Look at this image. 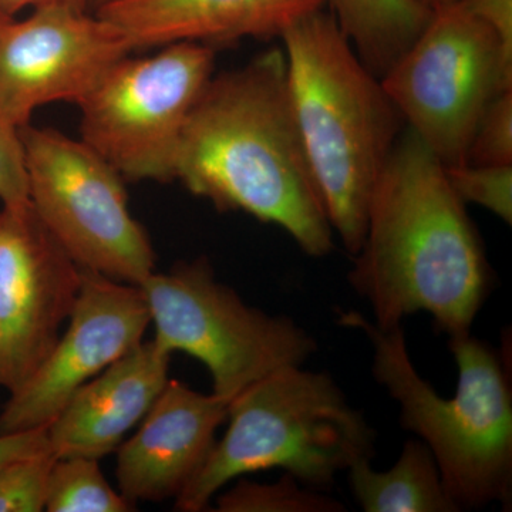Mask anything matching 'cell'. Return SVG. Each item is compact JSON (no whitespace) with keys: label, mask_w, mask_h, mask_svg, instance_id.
Masks as SVG:
<instances>
[{"label":"cell","mask_w":512,"mask_h":512,"mask_svg":"<svg viewBox=\"0 0 512 512\" xmlns=\"http://www.w3.org/2000/svg\"><path fill=\"white\" fill-rule=\"evenodd\" d=\"M140 286L154 342L170 355L184 352L204 363L214 393L229 403L269 373L302 366L316 350L312 336L293 320L251 308L218 282L207 259L154 271Z\"/></svg>","instance_id":"52a82bcc"},{"label":"cell","mask_w":512,"mask_h":512,"mask_svg":"<svg viewBox=\"0 0 512 512\" xmlns=\"http://www.w3.org/2000/svg\"><path fill=\"white\" fill-rule=\"evenodd\" d=\"M218 512H342L345 505L285 473L274 484L241 481L217 498Z\"/></svg>","instance_id":"d6986e66"},{"label":"cell","mask_w":512,"mask_h":512,"mask_svg":"<svg viewBox=\"0 0 512 512\" xmlns=\"http://www.w3.org/2000/svg\"><path fill=\"white\" fill-rule=\"evenodd\" d=\"M151 325L140 285L83 269L67 328L35 375L0 410V434L49 426L80 389L143 342Z\"/></svg>","instance_id":"7c38bea8"},{"label":"cell","mask_w":512,"mask_h":512,"mask_svg":"<svg viewBox=\"0 0 512 512\" xmlns=\"http://www.w3.org/2000/svg\"><path fill=\"white\" fill-rule=\"evenodd\" d=\"M163 47L153 56L121 60L77 106L80 140L124 180H174L185 123L214 74L212 47Z\"/></svg>","instance_id":"9c48e42d"},{"label":"cell","mask_w":512,"mask_h":512,"mask_svg":"<svg viewBox=\"0 0 512 512\" xmlns=\"http://www.w3.org/2000/svg\"><path fill=\"white\" fill-rule=\"evenodd\" d=\"M357 503L366 512H457L430 448L409 440L394 467L376 471L370 458L349 468Z\"/></svg>","instance_id":"2e32d148"},{"label":"cell","mask_w":512,"mask_h":512,"mask_svg":"<svg viewBox=\"0 0 512 512\" xmlns=\"http://www.w3.org/2000/svg\"><path fill=\"white\" fill-rule=\"evenodd\" d=\"M55 460L47 450L0 468V512L45 511L47 481Z\"/></svg>","instance_id":"44dd1931"},{"label":"cell","mask_w":512,"mask_h":512,"mask_svg":"<svg viewBox=\"0 0 512 512\" xmlns=\"http://www.w3.org/2000/svg\"><path fill=\"white\" fill-rule=\"evenodd\" d=\"M380 80L404 126L444 167H457L467 163L485 107L512 89V52L458 0L431 12Z\"/></svg>","instance_id":"8992f818"},{"label":"cell","mask_w":512,"mask_h":512,"mask_svg":"<svg viewBox=\"0 0 512 512\" xmlns=\"http://www.w3.org/2000/svg\"><path fill=\"white\" fill-rule=\"evenodd\" d=\"M322 0H110L97 15L126 36L133 50L191 42L229 45L279 37ZM214 49V47H212Z\"/></svg>","instance_id":"5bb4252c"},{"label":"cell","mask_w":512,"mask_h":512,"mask_svg":"<svg viewBox=\"0 0 512 512\" xmlns=\"http://www.w3.org/2000/svg\"><path fill=\"white\" fill-rule=\"evenodd\" d=\"M50 450L47 429L19 431V433L0 434V468L18 458L33 456Z\"/></svg>","instance_id":"d4e9b609"},{"label":"cell","mask_w":512,"mask_h":512,"mask_svg":"<svg viewBox=\"0 0 512 512\" xmlns=\"http://www.w3.org/2000/svg\"><path fill=\"white\" fill-rule=\"evenodd\" d=\"M448 181L464 204L480 205L505 224L512 222V165L446 167Z\"/></svg>","instance_id":"ffe728a7"},{"label":"cell","mask_w":512,"mask_h":512,"mask_svg":"<svg viewBox=\"0 0 512 512\" xmlns=\"http://www.w3.org/2000/svg\"><path fill=\"white\" fill-rule=\"evenodd\" d=\"M0 201L2 205L28 204V177L20 127L0 107Z\"/></svg>","instance_id":"603a6c76"},{"label":"cell","mask_w":512,"mask_h":512,"mask_svg":"<svg viewBox=\"0 0 512 512\" xmlns=\"http://www.w3.org/2000/svg\"><path fill=\"white\" fill-rule=\"evenodd\" d=\"M419 2L424 6V8L429 9L430 12H433V10L443 8V6L456 3L458 0H419Z\"/></svg>","instance_id":"4316f807"},{"label":"cell","mask_w":512,"mask_h":512,"mask_svg":"<svg viewBox=\"0 0 512 512\" xmlns=\"http://www.w3.org/2000/svg\"><path fill=\"white\" fill-rule=\"evenodd\" d=\"M174 180L220 211L284 229L305 254L332 251L333 229L296 120L284 49L212 74L185 123Z\"/></svg>","instance_id":"6da1fadb"},{"label":"cell","mask_w":512,"mask_h":512,"mask_svg":"<svg viewBox=\"0 0 512 512\" xmlns=\"http://www.w3.org/2000/svg\"><path fill=\"white\" fill-rule=\"evenodd\" d=\"M293 109L333 234L355 256L367 207L404 121L382 80L323 8L282 33Z\"/></svg>","instance_id":"3957f363"},{"label":"cell","mask_w":512,"mask_h":512,"mask_svg":"<svg viewBox=\"0 0 512 512\" xmlns=\"http://www.w3.org/2000/svg\"><path fill=\"white\" fill-rule=\"evenodd\" d=\"M228 410V400L217 394L168 380L140 429L120 444V493L133 504L177 498L207 460Z\"/></svg>","instance_id":"4fadbf2b"},{"label":"cell","mask_w":512,"mask_h":512,"mask_svg":"<svg viewBox=\"0 0 512 512\" xmlns=\"http://www.w3.org/2000/svg\"><path fill=\"white\" fill-rule=\"evenodd\" d=\"M170 360L154 340L141 342L84 384L46 427L53 456L100 460L116 451L163 392Z\"/></svg>","instance_id":"9a60e30c"},{"label":"cell","mask_w":512,"mask_h":512,"mask_svg":"<svg viewBox=\"0 0 512 512\" xmlns=\"http://www.w3.org/2000/svg\"><path fill=\"white\" fill-rule=\"evenodd\" d=\"M6 19L10 18H6V16H3L2 13H0V26H2V23L5 22Z\"/></svg>","instance_id":"83f0119b"},{"label":"cell","mask_w":512,"mask_h":512,"mask_svg":"<svg viewBox=\"0 0 512 512\" xmlns=\"http://www.w3.org/2000/svg\"><path fill=\"white\" fill-rule=\"evenodd\" d=\"M229 426L200 471L175 498V510H207L234 478L282 468L299 483L328 491L340 471L372 458L375 433L328 373L301 365L269 373L239 393Z\"/></svg>","instance_id":"5b68a950"},{"label":"cell","mask_w":512,"mask_h":512,"mask_svg":"<svg viewBox=\"0 0 512 512\" xmlns=\"http://www.w3.org/2000/svg\"><path fill=\"white\" fill-rule=\"evenodd\" d=\"M466 164L512 165V89L498 93L485 107Z\"/></svg>","instance_id":"7402d4cb"},{"label":"cell","mask_w":512,"mask_h":512,"mask_svg":"<svg viewBox=\"0 0 512 512\" xmlns=\"http://www.w3.org/2000/svg\"><path fill=\"white\" fill-rule=\"evenodd\" d=\"M83 269L30 202L0 210V387L18 392L62 335Z\"/></svg>","instance_id":"8fae6325"},{"label":"cell","mask_w":512,"mask_h":512,"mask_svg":"<svg viewBox=\"0 0 512 512\" xmlns=\"http://www.w3.org/2000/svg\"><path fill=\"white\" fill-rule=\"evenodd\" d=\"M101 473L99 460L56 458L47 481L45 511L130 512L136 510Z\"/></svg>","instance_id":"ac0fdd59"},{"label":"cell","mask_w":512,"mask_h":512,"mask_svg":"<svg viewBox=\"0 0 512 512\" xmlns=\"http://www.w3.org/2000/svg\"><path fill=\"white\" fill-rule=\"evenodd\" d=\"M477 18L491 26L512 52V0H460Z\"/></svg>","instance_id":"cb8c5ba5"},{"label":"cell","mask_w":512,"mask_h":512,"mask_svg":"<svg viewBox=\"0 0 512 512\" xmlns=\"http://www.w3.org/2000/svg\"><path fill=\"white\" fill-rule=\"evenodd\" d=\"M133 47L109 20L76 6L33 9L0 26V107L18 127L56 101L79 106Z\"/></svg>","instance_id":"30bf717a"},{"label":"cell","mask_w":512,"mask_h":512,"mask_svg":"<svg viewBox=\"0 0 512 512\" xmlns=\"http://www.w3.org/2000/svg\"><path fill=\"white\" fill-rule=\"evenodd\" d=\"M370 72L382 77L420 35L431 12L419 0H322Z\"/></svg>","instance_id":"e0dca14e"},{"label":"cell","mask_w":512,"mask_h":512,"mask_svg":"<svg viewBox=\"0 0 512 512\" xmlns=\"http://www.w3.org/2000/svg\"><path fill=\"white\" fill-rule=\"evenodd\" d=\"M87 0H0V13L6 18H15L23 9L45 8V6L66 5L86 9Z\"/></svg>","instance_id":"484cf974"},{"label":"cell","mask_w":512,"mask_h":512,"mask_svg":"<svg viewBox=\"0 0 512 512\" xmlns=\"http://www.w3.org/2000/svg\"><path fill=\"white\" fill-rule=\"evenodd\" d=\"M29 202L82 269L141 285L156 271L146 229L131 215L124 178L83 140L20 127Z\"/></svg>","instance_id":"ba28073f"},{"label":"cell","mask_w":512,"mask_h":512,"mask_svg":"<svg viewBox=\"0 0 512 512\" xmlns=\"http://www.w3.org/2000/svg\"><path fill=\"white\" fill-rule=\"evenodd\" d=\"M340 323L362 330L375 349L373 376L399 403L403 429L430 448L458 510L512 498V392L507 359L471 332L448 336L456 359V394L444 399L419 375L402 326L377 328L362 313Z\"/></svg>","instance_id":"277c9868"},{"label":"cell","mask_w":512,"mask_h":512,"mask_svg":"<svg viewBox=\"0 0 512 512\" xmlns=\"http://www.w3.org/2000/svg\"><path fill=\"white\" fill-rule=\"evenodd\" d=\"M350 285L382 330L417 312L448 336L470 332L490 292L491 271L446 167L404 127L377 178Z\"/></svg>","instance_id":"7a4b0ae2"},{"label":"cell","mask_w":512,"mask_h":512,"mask_svg":"<svg viewBox=\"0 0 512 512\" xmlns=\"http://www.w3.org/2000/svg\"><path fill=\"white\" fill-rule=\"evenodd\" d=\"M97 2H99L100 5H103V3L110 2V0H97Z\"/></svg>","instance_id":"f1b7e54d"}]
</instances>
